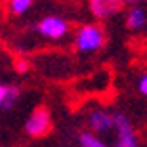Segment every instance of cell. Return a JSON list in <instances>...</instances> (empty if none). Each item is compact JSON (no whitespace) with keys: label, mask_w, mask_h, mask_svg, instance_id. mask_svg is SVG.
Segmentation results:
<instances>
[{"label":"cell","mask_w":147,"mask_h":147,"mask_svg":"<svg viewBox=\"0 0 147 147\" xmlns=\"http://www.w3.org/2000/svg\"><path fill=\"white\" fill-rule=\"evenodd\" d=\"M105 40H107V36H105V31L101 29V25L88 23V25H82L76 29L75 48L80 54H92V52H98L103 48Z\"/></svg>","instance_id":"cell-1"},{"label":"cell","mask_w":147,"mask_h":147,"mask_svg":"<svg viewBox=\"0 0 147 147\" xmlns=\"http://www.w3.org/2000/svg\"><path fill=\"white\" fill-rule=\"evenodd\" d=\"M113 130L117 132L115 147H140L138 134L134 130L132 120L128 119V115H124V113L113 115Z\"/></svg>","instance_id":"cell-2"},{"label":"cell","mask_w":147,"mask_h":147,"mask_svg":"<svg viewBox=\"0 0 147 147\" xmlns=\"http://www.w3.org/2000/svg\"><path fill=\"white\" fill-rule=\"evenodd\" d=\"M52 130V117H50V111L46 107H36L33 113L29 115L27 122H25V132L33 138H42L46 134H50Z\"/></svg>","instance_id":"cell-3"},{"label":"cell","mask_w":147,"mask_h":147,"mask_svg":"<svg viewBox=\"0 0 147 147\" xmlns=\"http://www.w3.org/2000/svg\"><path fill=\"white\" fill-rule=\"evenodd\" d=\"M36 33L44 38H50V40H59V38L67 36V33H69V23L59 16L42 17L36 23Z\"/></svg>","instance_id":"cell-4"},{"label":"cell","mask_w":147,"mask_h":147,"mask_svg":"<svg viewBox=\"0 0 147 147\" xmlns=\"http://www.w3.org/2000/svg\"><path fill=\"white\" fill-rule=\"evenodd\" d=\"M122 6V0H90V11L98 19H109L120 13Z\"/></svg>","instance_id":"cell-5"},{"label":"cell","mask_w":147,"mask_h":147,"mask_svg":"<svg viewBox=\"0 0 147 147\" xmlns=\"http://www.w3.org/2000/svg\"><path fill=\"white\" fill-rule=\"evenodd\" d=\"M88 124H90V130L96 134H107L113 130V115L103 109H96L88 117Z\"/></svg>","instance_id":"cell-6"},{"label":"cell","mask_w":147,"mask_h":147,"mask_svg":"<svg viewBox=\"0 0 147 147\" xmlns=\"http://www.w3.org/2000/svg\"><path fill=\"white\" fill-rule=\"evenodd\" d=\"M147 25V13L143 6H132L128 13H126V27L130 29L132 33H140L143 31Z\"/></svg>","instance_id":"cell-7"},{"label":"cell","mask_w":147,"mask_h":147,"mask_svg":"<svg viewBox=\"0 0 147 147\" xmlns=\"http://www.w3.org/2000/svg\"><path fill=\"white\" fill-rule=\"evenodd\" d=\"M19 88L17 86H6L4 88V96H2V101H0V109L10 111L13 109V105L19 101Z\"/></svg>","instance_id":"cell-8"},{"label":"cell","mask_w":147,"mask_h":147,"mask_svg":"<svg viewBox=\"0 0 147 147\" xmlns=\"http://www.w3.org/2000/svg\"><path fill=\"white\" fill-rule=\"evenodd\" d=\"M78 143H80V147H111L105 142H101L96 134H90V132H82L78 136Z\"/></svg>","instance_id":"cell-9"},{"label":"cell","mask_w":147,"mask_h":147,"mask_svg":"<svg viewBox=\"0 0 147 147\" xmlns=\"http://www.w3.org/2000/svg\"><path fill=\"white\" fill-rule=\"evenodd\" d=\"M33 6V0H10V11L13 16H21Z\"/></svg>","instance_id":"cell-10"},{"label":"cell","mask_w":147,"mask_h":147,"mask_svg":"<svg viewBox=\"0 0 147 147\" xmlns=\"http://www.w3.org/2000/svg\"><path fill=\"white\" fill-rule=\"evenodd\" d=\"M138 92L142 96H147V75H142L138 80Z\"/></svg>","instance_id":"cell-11"},{"label":"cell","mask_w":147,"mask_h":147,"mask_svg":"<svg viewBox=\"0 0 147 147\" xmlns=\"http://www.w3.org/2000/svg\"><path fill=\"white\" fill-rule=\"evenodd\" d=\"M27 69H29L27 61H23V59H19V61H17V71H19V73H25Z\"/></svg>","instance_id":"cell-12"},{"label":"cell","mask_w":147,"mask_h":147,"mask_svg":"<svg viewBox=\"0 0 147 147\" xmlns=\"http://www.w3.org/2000/svg\"><path fill=\"white\" fill-rule=\"evenodd\" d=\"M145 0H122V4H132V6H143Z\"/></svg>","instance_id":"cell-13"},{"label":"cell","mask_w":147,"mask_h":147,"mask_svg":"<svg viewBox=\"0 0 147 147\" xmlns=\"http://www.w3.org/2000/svg\"><path fill=\"white\" fill-rule=\"evenodd\" d=\"M4 84H0V101H2V96H4Z\"/></svg>","instance_id":"cell-14"}]
</instances>
